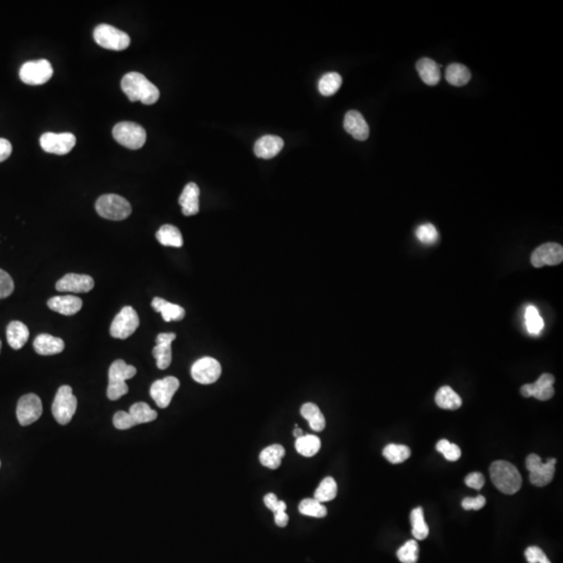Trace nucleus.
Here are the masks:
<instances>
[{
	"label": "nucleus",
	"instance_id": "obj_25",
	"mask_svg": "<svg viewBox=\"0 0 563 563\" xmlns=\"http://www.w3.org/2000/svg\"><path fill=\"white\" fill-rule=\"evenodd\" d=\"M151 307L162 314V317L166 322H180L186 315L184 308L176 304L169 303L161 297H155L151 302Z\"/></svg>",
	"mask_w": 563,
	"mask_h": 563
},
{
	"label": "nucleus",
	"instance_id": "obj_44",
	"mask_svg": "<svg viewBox=\"0 0 563 563\" xmlns=\"http://www.w3.org/2000/svg\"><path fill=\"white\" fill-rule=\"evenodd\" d=\"M13 279L7 271L0 269V299H7L14 293Z\"/></svg>",
	"mask_w": 563,
	"mask_h": 563
},
{
	"label": "nucleus",
	"instance_id": "obj_1",
	"mask_svg": "<svg viewBox=\"0 0 563 563\" xmlns=\"http://www.w3.org/2000/svg\"><path fill=\"white\" fill-rule=\"evenodd\" d=\"M121 89L131 102L154 104L159 100V89L145 75L139 73H129L125 75L121 81Z\"/></svg>",
	"mask_w": 563,
	"mask_h": 563
},
{
	"label": "nucleus",
	"instance_id": "obj_21",
	"mask_svg": "<svg viewBox=\"0 0 563 563\" xmlns=\"http://www.w3.org/2000/svg\"><path fill=\"white\" fill-rule=\"evenodd\" d=\"M47 305H48L49 309L57 313L71 316L75 315L77 312L81 311L83 301L75 295H63V297H51L47 302Z\"/></svg>",
	"mask_w": 563,
	"mask_h": 563
},
{
	"label": "nucleus",
	"instance_id": "obj_15",
	"mask_svg": "<svg viewBox=\"0 0 563 563\" xmlns=\"http://www.w3.org/2000/svg\"><path fill=\"white\" fill-rule=\"evenodd\" d=\"M563 261V248L558 243L548 242L538 246L531 256V263L536 268L548 266H556Z\"/></svg>",
	"mask_w": 563,
	"mask_h": 563
},
{
	"label": "nucleus",
	"instance_id": "obj_9",
	"mask_svg": "<svg viewBox=\"0 0 563 563\" xmlns=\"http://www.w3.org/2000/svg\"><path fill=\"white\" fill-rule=\"evenodd\" d=\"M53 75V66L47 59L26 62L19 71L21 81L30 86L43 85L51 79Z\"/></svg>",
	"mask_w": 563,
	"mask_h": 563
},
{
	"label": "nucleus",
	"instance_id": "obj_46",
	"mask_svg": "<svg viewBox=\"0 0 563 563\" xmlns=\"http://www.w3.org/2000/svg\"><path fill=\"white\" fill-rule=\"evenodd\" d=\"M525 556L529 563H551L544 551L538 546H529L526 550Z\"/></svg>",
	"mask_w": 563,
	"mask_h": 563
},
{
	"label": "nucleus",
	"instance_id": "obj_5",
	"mask_svg": "<svg viewBox=\"0 0 563 563\" xmlns=\"http://www.w3.org/2000/svg\"><path fill=\"white\" fill-rule=\"evenodd\" d=\"M77 398L73 394V388L63 385L59 388L53 403V414L59 425L69 424L77 412Z\"/></svg>",
	"mask_w": 563,
	"mask_h": 563
},
{
	"label": "nucleus",
	"instance_id": "obj_24",
	"mask_svg": "<svg viewBox=\"0 0 563 563\" xmlns=\"http://www.w3.org/2000/svg\"><path fill=\"white\" fill-rule=\"evenodd\" d=\"M416 70L419 77L425 84L435 86L441 81V66L428 57H423L416 63Z\"/></svg>",
	"mask_w": 563,
	"mask_h": 563
},
{
	"label": "nucleus",
	"instance_id": "obj_16",
	"mask_svg": "<svg viewBox=\"0 0 563 563\" xmlns=\"http://www.w3.org/2000/svg\"><path fill=\"white\" fill-rule=\"evenodd\" d=\"M93 287L94 279L90 275L77 273H68L55 284V288L59 293H87Z\"/></svg>",
	"mask_w": 563,
	"mask_h": 563
},
{
	"label": "nucleus",
	"instance_id": "obj_23",
	"mask_svg": "<svg viewBox=\"0 0 563 563\" xmlns=\"http://www.w3.org/2000/svg\"><path fill=\"white\" fill-rule=\"evenodd\" d=\"M183 214L186 216H192L197 214L199 211V188L195 183H189L185 186L180 199Z\"/></svg>",
	"mask_w": 563,
	"mask_h": 563
},
{
	"label": "nucleus",
	"instance_id": "obj_6",
	"mask_svg": "<svg viewBox=\"0 0 563 563\" xmlns=\"http://www.w3.org/2000/svg\"><path fill=\"white\" fill-rule=\"evenodd\" d=\"M113 137L119 145L129 149H139L147 142V131L141 125L131 121L117 123Z\"/></svg>",
	"mask_w": 563,
	"mask_h": 563
},
{
	"label": "nucleus",
	"instance_id": "obj_34",
	"mask_svg": "<svg viewBox=\"0 0 563 563\" xmlns=\"http://www.w3.org/2000/svg\"><path fill=\"white\" fill-rule=\"evenodd\" d=\"M129 414L133 417L136 424H147L151 421H156L158 417V413L151 408L147 403L140 402L136 403L133 406L129 408Z\"/></svg>",
	"mask_w": 563,
	"mask_h": 563
},
{
	"label": "nucleus",
	"instance_id": "obj_43",
	"mask_svg": "<svg viewBox=\"0 0 563 563\" xmlns=\"http://www.w3.org/2000/svg\"><path fill=\"white\" fill-rule=\"evenodd\" d=\"M113 424L118 430H127V429L137 426L131 415L125 411H118L115 413L114 417H113Z\"/></svg>",
	"mask_w": 563,
	"mask_h": 563
},
{
	"label": "nucleus",
	"instance_id": "obj_33",
	"mask_svg": "<svg viewBox=\"0 0 563 563\" xmlns=\"http://www.w3.org/2000/svg\"><path fill=\"white\" fill-rule=\"evenodd\" d=\"M337 492H338V487H337L336 481L332 477H326L320 482V486L314 492V499L324 504V502L334 500L336 498Z\"/></svg>",
	"mask_w": 563,
	"mask_h": 563
},
{
	"label": "nucleus",
	"instance_id": "obj_19",
	"mask_svg": "<svg viewBox=\"0 0 563 563\" xmlns=\"http://www.w3.org/2000/svg\"><path fill=\"white\" fill-rule=\"evenodd\" d=\"M343 127L349 135L359 141H365L369 137V124L358 111H349L345 114Z\"/></svg>",
	"mask_w": 563,
	"mask_h": 563
},
{
	"label": "nucleus",
	"instance_id": "obj_30",
	"mask_svg": "<svg viewBox=\"0 0 563 563\" xmlns=\"http://www.w3.org/2000/svg\"><path fill=\"white\" fill-rule=\"evenodd\" d=\"M158 241L164 246H172V248H182L184 244L182 234L178 228L172 225H165L160 228L157 232Z\"/></svg>",
	"mask_w": 563,
	"mask_h": 563
},
{
	"label": "nucleus",
	"instance_id": "obj_32",
	"mask_svg": "<svg viewBox=\"0 0 563 563\" xmlns=\"http://www.w3.org/2000/svg\"><path fill=\"white\" fill-rule=\"evenodd\" d=\"M322 441L315 435H304L295 441V449L304 457H313L320 452Z\"/></svg>",
	"mask_w": 563,
	"mask_h": 563
},
{
	"label": "nucleus",
	"instance_id": "obj_48",
	"mask_svg": "<svg viewBox=\"0 0 563 563\" xmlns=\"http://www.w3.org/2000/svg\"><path fill=\"white\" fill-rule=\"evenodd\" d=\"M465 484L470 488L480 490L485 484V478L481 472H472L465 478Z\"/></svg>",
	"mask_w": 563,
	"mask_h": 563
},
{
	"label": "nucleus",
	"instance_id": "obj_20",
	"mask_svg": "<svg viewBox=\"0 0 563 563\" xmlns=\"http://www.w3.org/2000/svg\"><path fill=\"white\" fill-rule=\"evenodd\" d=\"M284 147V141L277 136H263L255 143V155L261 159H273Z\"/></svg>",
	"mask_w": 563,
	"mask_h": 563
},
{
	"label": "nucleus",
	"instance_id": "obj_38",
	"mask_svg": "<svg viewBox=\"0 0 563 563\" xmlns=\"http://www.w3.org/2000/svg\"><path fill=\"white\" fill-rule=\"evenodd\" d=\"M299 511L303 515L317 517V519H322L328 513V510H326L324 504L318 502L315 499H305V500L302 501L299 506Z\"/></svg>",
	"mask_w": 563,
	"mask_h": 563
},
{
	"label": "nucleus",
	"instance_id": "obj_42",
	"mask_svg": "<svg viewBox=\"0 0 563 563\" xmlns=\"http://www.w3.org/2000/svg\"><path fill=\"white\" fill-rule=\"evenodd\" d=\"M437 452L443 454L447 461H457L461 457V450L455 443H451L447 439H441L436 445Z\"/></svg>",
	"mask_w": 563,
	"mask_h": 563
},
{
	"label": "nucleus",
	"instance_id": "obj_22",
	"mask_svg": "<svg viewBox=\"0 0 563 563\" xmlns=\"http://www.w3.org/2000/svg\"><path fill=\"white\" fill-rule=\"evenodd\" d=\"M34 349L36 353L42 356H51L62 353L65 349L63 339L51 336L49 334H40L34 341Z\"/></svg>",
	"mask_w": 563,
	"mask_h": 563
},
{
	"label": "nucleus",
	"instance_id": "obj_13",
	"mask_svg": "<svg viewBox=\"0 0 563 563\" xmlns=\"http://www.w3.org/2000/svg\"><path fill=\"white\" fill-rule=\"evenodd\" d=\"M43 407L40 398L36 394H28L20 398L17 405V419L21 426H30L38 421L42 415Z\"/></svg>",
	"mask_w": 563,
	"mask_h": 563
},
{
	"label": "nucleus",
	"instance_id": "obj_52",
	"mask_svg": "<svg viewBox=\"0 0 563 563\" xmlns=\"http://www.w3.org/2000/svg\"><path fill=\"white\" fill-rule=\"evenodd\" d=\"M1 345L3 344H1V340H0V351H1Z\"/></svg>",
	"mask_w": 563,
	"mask_h": 563
},
{
	"label": "nucleus",
	"instance_id": "obj_17",
	"mask_svg": "<svg viewBox=\"0 0 563 563\" xmlns=\"http://www.w3.org/2000/svg\"><path fill=\"white\" fill-rule=\"evenodd\" d=\"M555 378L551 373H544L538 378L535 383L526 384L521 388L522 394L525 398H534L539 400H548L554 396L555 390L553 387Z\"/></svg>",
	"mask_w": 563,
	"mask_h": 563
},
{
	"label": "nucleus",
	"instance_id": "obj_26",
	"mask_svg": "<svg viewBox=\"0 0 563 563\" xmlns=\"http://www.w3.org/2000/svg\"><path fill=\"white\" fill-rule=\"evenodd\" d=\"M30 338V331L24 322L14 320L10 322L7 328V339L10 347L14 349H20L26 345Z\"/></svg>",
	"mask_w": 563,
	"mask_h": 563
},
{
	"label": "nucleus",
	"instance_id": "obj_47",
	"mask_svg": "<svg viewBox=\"0 0 563 563\" xmlns=\"http://www.w3.org/2000/svg\"><path fill=\"white\" fill-rule=\"evenodd\" d=\"M486 504V499L483 496H478L476 498H465L462 501V507L465 510H480Z\"/></svg>",
	"mask_w": 563,
	"mask_h": 563
},
{
	"label": "nucleus",
	"instance_id": "obj_28",
	"mask_svg": "<svg viewBox=\"0 0 563 563\" xmlns=\"http://www.w3.org/2000/svg\"><path fill=\"white\" fill-rule=\"evenodd\" d=\"M437 406L445 410H457L461 407L462 400L450 386L439 388L435 396Z\"/></svg>",
	"mask_w": 563,
	"mask_h": 563
},
{
	"label": "nucleus",
	"instance_id": "obj_31",
	"mask_svg": "<svg viewBox=\"0 0 563 563\" xmlns=\"http://www.w3.org/2000/svg\"><path fill=\"white\" fill-rule=\"evenodd\" d=\"M285 449L281 445H273L263 450L260 454V462L265 468L277 470L284 458Z\"/></svg>",
	"mask_w": 563,
	"mask_h": 563
},
{
	"label": "nucleus",
	"instance_id": "obj_14",
	"mask_svg": "<svg viewBox=\"0 0 563 563\" xmlns=\"http://www.w3.org/2000/svg\"><path fill=\"white\" fill-rule=\"evenodd\" d=\"M180 388V381L176 377H166L154 382L149 394L160 408L169 406L176 392Z\"/></svg>",
	"mask_w": 563,
	"mask_h": 563
},
{
	"label": "nucleus",
	"instance_id": "obj_10",
	"mask_svg": "<svg viewBox=\"0 0 563 563\" xmlns=\"http://www.w3.org/2000/svg\"><path fill=\"white\" fill-rule=\"evenodd\" d=\"M140 320L137 312L131 306H125L112 322L111 336L117 339H127L139 328Z\"/></svg>",
	"mask_w": 563,
	"mask_h": 563
},
{
	"label": "nucleus",
	"instance_id": "obj_4",
	"mask_svg": "<svg viewBox=\"0 0 563 563\" xmlns=\"http://www.w3.org/2000/svg\"><path fill=\"white\" fill-rule=\"evenodd\" d=\"M95 209L100 216L109 221H123L131 213V203L117 194L102 195L96 201Z\"/></svg>",
	"mask_w": 563,
	"mask_h": 563
},
{
	"label": "nucleus",
	"instance_id": "obj_40",
	"mask_svg": "<svg viewBox=\"0 0 563 563\" xmlns=\"http://www.w3.org/2000/svg\"><path fill=\"white\" fill-rule=\"evenodd\" d=\"M398 560L402 563H416L418 560V544L416 540H408L398 551Z\"/></svg>",
	"mask_w": 563,
	"mask_h": 563
},
{
	"label": "nucleus",
	"instance_id": "obj_39",
	"mask_svg": "<svg viewBox=\"0 0 563 563\" xmlns=\"http://www.w3.org/2000/svg\"><path fill=\"white\" fill-rule=\"evenodd\" d=\"M526 328L532 335H538L544 326V320L534 306H528L525 312Z\"/></svg>",
	"mask_w": 563,
	"mask_h": 563
},
{
	"label": "nucleus",
	"instance_id": "obj_51",
	"mask_svg": "<svg viewBox=\"0 0 563 563\" xmlns=\"http://www.w3.org/2000/svg\"><path fill=\"white\" fill-rule=\"evenodd\" d=\"M304 431L302 429L297 428V426H295V430L293 431V436L295 439H301L302 436H304Z\"/></svg>",
	"mask_w": 563,
	"mask_h": 563
},
{
	"label": "nucleus",
	"instance_id": "obj_8",
	"mask_svg": "<svg viewBox=\"0 0 563 563\" xmlns=\"http://www.w3.org/2000/svg\"><path fill=\"white\" fill-rule=\"evenodd\" d=\"M556 459L550 458L546 463L542 461L539 456L530 454L526 459V466L530 472V481L537 487L546 486L554 478Z\"/></svg>",
	"mask_w": 563,
	"mask_h": 563
},
{
	"label": "nucleus",
	"instance_id": "obj_37",
	"mask_svg": "<svg viewBox=\"0 0 563 563\" xmlns=\"http://www.w3.org/2000/svg\"><path fill=\"white\" fill-rule=\"evenodd\" d=\"M411 451L407 445H386L383 450V456L392 464L403 463L410 457Z\"/></svg>",
	"mask_w": 563,
	"mask_h": 563
},
{
	"label": "nucleus",
	"instance_id": "obj_27",
	"mask_svg": "<svg viewBox=\"0 0 563 563\" xmlns=\"http://www.w3.org/2000/svg\"><path fill=\"white\" fill-rule=\"evenodd\" d=\"M301 414L309 421L310 428L315 432H322L326 428V418L318 406L313 403H306L302 406Z\"/></svg>",
	"mask_w": 563,
	"mask_h": 563
},
{
	"label": "nucleus",
	"instance_id": "obj_3",
	"mask_svg": "<svg viewBox=\"0 0 563 563\" xmlns=\"http://www.w3.org/2000/svg\"><path fill=\"white\" fill-rule=\"evenodd\" d=\"M137 369L133 365L127 364L123 360H116L109 369V385L107 396L109 400H117L129 392L125 381L135 377Z\"/></svg>",
	"mask_w": 563,
	"mask_h": 563
},
{
	"label": "nucleus",
	"instance_id": "obj_12",
	"mask_svg": "<svg viewBox=\"0 0 563 563\" xmlns=\"http://www.w3.org/2000/svg\"><path fill=\"white\" fill-rule=\"evenodd\" d=\"M191 376L195 382L203 385L215 383L221 376V363L212 357H203L192 365Z\"/></svg>",
	"mask_w": 563,
	"mask_h": 563
},
{
	"label": "nucleus",
	"instance_id": "obj_18",
	"mask_svg": "<svg viewBox=\"0 0 563 563\" xmlns=\"http://www.w3.org/2000/svg\"><path fill=\"white\" fill-rule=\"evenodd\" d=\"M176 338L174 333H161L156 339V347L153 355L157 360V367L160 369H166L170 367L172 361V343Z\"/></svg>",
	"mask_w": 563,
	"mask_h": 563
},
{
	"label": "nucleus",
	"instance_id": "obj_49",
	"mask_svg": "<svg viewBox=\"0 0 563 563\" xmlns=\"http://www.w3.org/2000/svg\"><path fill=\"white\" fill-rule=\"evenodd\" d=\"M13 147L9 140L0 138V163L6 161L12 155Z\"/></svg>",
	"mask_w": 563,
	"mask_h": 563
},
{
	"label": "nucleus",
	"instance_id": "obj_50",
	"mask_svg": "<svg viewBox=\"0 0 563 563\" xmlns=\"http://www.w3.org/2000/svg\"><path fill=\"white\" fill-rule=\"evenodd\" d=\"M275 522L277 527L284 528L286 527L289 522V517L286 513H279L275 515Z\"/></svg>",
	"mask_w": 563,
	"mask_h": 563
},
{
	"label": "nucleus",
	"instance_id": "obj_2",
	"mask_svg": "<svg viewBox=\"0 0 563 563\" xmlns=\"http://www.w3.org/2000/svg\"><path fill=\"white\" fill-rule=\"evenodd\" d=\"M490 478L495 486L505 495H515L521 489L523 479L513 464L499 460L491 464Z\"/></svg>",
	"mask_w": 563,
	"mask_h": 563
},
{
	"label": "nucleus",
	"instance_id": "obj_29",
	"mask_svg": "<svg viewBox=\"0 0 563 563\" xmlns=\"http://www.w3.org/2000/svg\"><path fill=\"white\" fill-rule=\"evenodd\" d=\"M470 77H472V75L466 66L458 63L447 66L445 79L451 85L455 86V87H462L470 81Z\"/></svg>",
	"mask_w": 563,
	"mask_h": 563
},
{
	"label": "nucleus",
	"instance_id": "obj_35",
	"mask_svg": "<svg viewBox=\"0 0 563 563\" xmlns=\"http://www.w3.org/2000/svg\"><path fill=\"white\" fill-rule=\"evenodd\" d=\"M411 524H412V534L415 539L424 540L428 537L429 527L424 519V511L421 507L413 509L410 515Z\"/></svg>",
	"mask_w": 563,
	"mask_h": 563
},
{
	"label": "nucleus",
	"instance_id": "obj_36",
	"mask_svg": "<svg viewBox=\"0 0 563 563\" xmlns=\"http://www.w3.org/2000/svg\"><path fill=\"white\" fill-rule=\"evenodd\" d=\"M341 85H342L341 75L337 73H329L320 80L318 90L324 96H332L338 91Z\"/></svg>",
	"mask_w": 563,
	"mask_h": 563
},
{
	"label": "nucleus",
	"instance_id": "obj_7",
	"mask_svg": "<svg viewBox=\"0 0 563 563\" xmlns=\"http://www.w3.org/2000/svg\"><path fill=\"white\" fill-rule=\"evenodd\" d=\"M93 37L100 46L110 50H123L131 44V38L127 33L109 24L98 26L94 30Z\"/></svg>",
	"mask_w": 563,
	"mask_h": 563
},
{
	"label": "nucleus",
	"instance_id": "obj_45",
	"mask_svg": "<svg viewBox=\"0 0 563 563\" xmlns=\"http://www.w3.org/2000/svg\"><path fill=\"white\" fill-rule=\"evenodd\" d=\"M264 504L266 505L269 510L273 511L275 515L279 513H286L287 505L284 501H279L275 494H267L264 497Z\"/></svg>",
	"mask_w": 563,
	"mask_h": 563
},
{
	"label": "nucleus",
	"instance_id": "obj_11",
	"mask_svg": "<svg viewBox=\"0 0 563 563\" xmlns=\"http://www.w3.org/2000/svg\"><path fill=\"white\" fill-rule=\"evenodd\" d=\"M77 143V138L73 133H45L41 136L40 145L43 151L55 155H66L70 153Z\"/></svg>",
	"mask_w": 563,
	"mask_h": 563
},
{
	"label": "nucleus",
	"instance_id": "obj_41",
	"mask_svg": "<svg viewBox=\"0 0 563 563\" xmlns=\"http://www.w3.org/2000/svg\"><path fill=\"white\" fill-rule=\"evenodd\" d=\"M417 239L424 244H434L439 240V232L432 223H424L419 225L415 232Z\"/></svg>",
	"mask_w": 563,
	"mask_h": 563
}]
</instances>
